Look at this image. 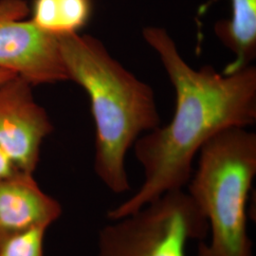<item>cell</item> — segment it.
<instances>
[{"label":"cell","instance_id":"6da1fadb","mask_svg":"<svg viewBox=\"0 0 256 256\" xmlns=\"http://www.w3.org/2000/svg\"><path fill=\"white\" fill-rule=\"evenodd\" d=\"M142 36L158 54L174 86L176 108L168 124L147 132L134 144L144 180L132 196L108 212L110 221L136 212L166 192L182 190L191 178L194 156L210 138L256 122L254 66L230 75L212 66L194 70L164 28L146 27Z\"/></svg>","mask_w":256,"mask_h":256},{"label":"cell","instance_id":"7a4b0ae2","mask_svg":"<svg viewBox=\"0 0 256 256\" xmlns=\"http://www.w3.org/2000/svg\"><path fill=\"white\" fill-rule=\"evenodd\" d=\"M70 81L88 93L96 128L94 170L115 194L130 190L126 158L140 136L160 126L155 93L113 58L101 41L58 37Z\"/></svg>","mask_w":256,"mask_h":256},{"label":"cell","instance_id":"3957f363","mask_svg":"<svg viewBox=\"0 0 256 256\" xmlns=\"http://www.w3.org/2000/svg\"><path fill=\"white\" fill-rule=\"evenodd\" d=\"M189 196L208 220L209 242L200 241L196 256H254L247 203L256 174V134L225 129L200 148Z\"/></svg>","mask_w":256,"mask_h":256},{"label":"cell","instance_id":"277c9868","mask_svg":"<svg viewBox=\"0 0 256 256\" xmlns=\"http://www.w3.org/2000/svg\"><path fill=\"white\" fill-rule=\"evenodd\" d=\"M102 228L96 256H186L189 241H203L208 220L184 190L168 192Z\"/></svg>","mask_w":256,"mask_h":256},{"label":"cell","instance_id":"5b68a950","mask_svg":"<svg viewBox=\"0 0 256 256\" xmlns=\"http://www.w3.org/2000/svg\"><path fill=\"white\" fill-rule=\"evenodd\" d=\"M25 0H0V68L32 86L68 81L58 37L30 19Z\"/></svg>","mask_w":256,"mask_h":256},{"label":"cell","instance_id":"8992f818","mask_svg":"<svg viewBox=\"0 0 256 256\" xmlns=\"http://www.w3.org/2000/svg\"><path fill=\"white\" fill-rule=\"evenodd\" d=\"M32 86L19 76L0 84V148L19 171L30 174L36 169L43 140L52 131Z\"/></svg>","mask_w":256,"mask_h":256},{"label":"cell","instance_id":"52a82bcc","mask_svg":"<svg viewBox=\"0 0 256 256\" xmlns=\"http://www.w3.org/2000/svg\"><path fill=\"white\" fill-rule=\"evenodd\" d=\"M62 206L44 192L32 174L18 171L0 178V238L46 228L62 214Z\"/></svg>","mask_w":256,"mask_h":256},{"label":"cell","instance_id":"ba28073f","mask_svg":"<svg viewBox=\"0 0 256 256\" xmlns=\"http://www.w3.org/2000/svg\"><path fill=\"white\" fill-rule=\"evenodd\" d=\"M202 7V12L210 5ZM232 14L214 25L216 36L234 54L226 66L225 75L236 74L252 64L256 57V0H230Z\"/></svg>","mask_w":256,"mask_h":256},{"label":"cell","instance_id":"9c48e42d","mask_svg":"<svg viewBox=\"0 0 256 256\" xmlns=\"http://www.w3.org/2000/svg\"><path fill=\"white\" fill-rule=\"evenodd\" d=\"M92 0H34L32 21L54 36L78 34L92 18Z\"/></svg>","mask_w":256,"mask_h":256},{"label":"cell","instance_id":"30bf717a","mask_svg":"<svg viewBox=\"0 0 256 256\" xmlns=\"http://www.w3.org/2000/svg\"><path fill=\"white\" fill-rule=\"evenodd\" d=\"M46 228H36L0 238V256H44Z\"/></svg>","mask_w":256,"mask_h":256},{"label":"cell","instance_id":"8fae6325","mask_svg":"<svg viewBox=\"0 0 256 256\" xmlns=\"http://www.w3.org/2000/svg\"><path fill=\"white\" fill-rule=\"evenodd\" d=\"M19 171L16 166L10 160L8 156L6 155L0 148V178L9 176Z\"/></svg>","mask_w":256,"mask_h":256},{"label":"cell","instance_id":"7c38bea8","mask_svg":"<svg viewBox=\"0 0 256 256\" xmlns=\"http://www.w3.org/2000/svg\"><path fill=\"white\" fill-rule=\"evenodd\" d=\"M16 76H18V75L12 74V72H8V70H1V68H0V84L5 82V81H7V80H10V79H12V78H14V77H16Z\"/></svg>","mask_w":256,"mask_h":256}]
</instances>
